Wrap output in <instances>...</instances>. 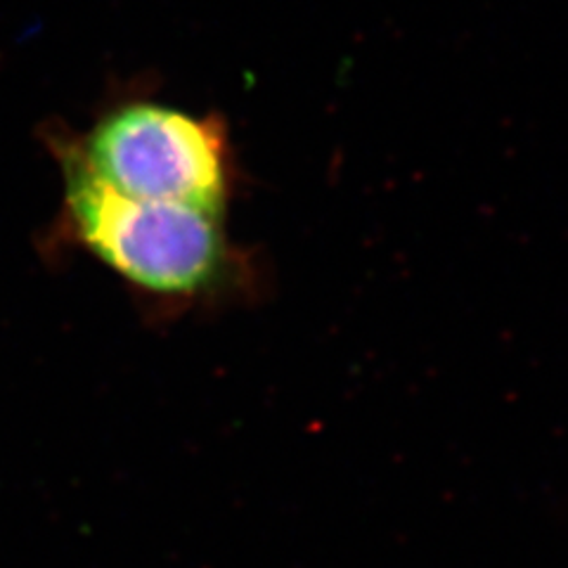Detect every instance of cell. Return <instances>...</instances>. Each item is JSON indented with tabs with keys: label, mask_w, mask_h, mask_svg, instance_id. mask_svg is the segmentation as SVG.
<instances>
[{
	"label": "cell",
	"mask_w": 568,
	"mask_h": 568,
	"mask_svg": "<svg viewBox=\"0 0 568 568\" xmlns=\"http://www.w3.org/2000/svg\"><path fill=\"white\" fill-rule=\"evenodd\" d=\"M64 211L77 242L159 304L192 306L244 298L261 268L225 227V211L131 200L85 171L69 140H55Z\"/></svg>",
	"instance_id": "obj_1"
},
{
	"label": "cell",
	"mask_w": 568,
	"mask_h": 568,
	"mask_svg": "<svg viewBox=\"0 0 568 568\" xmlns=\"http://www.w3.org/2000/svg\"><path fill=\"white\" fill-rule=\"evenodd\" d=\"M85 171L131 200L183 202L227 211L240 183L225 121L133 100L69 140Z\"/></svg>",
	"instance_id": "obj_2"
}]
</instances>
